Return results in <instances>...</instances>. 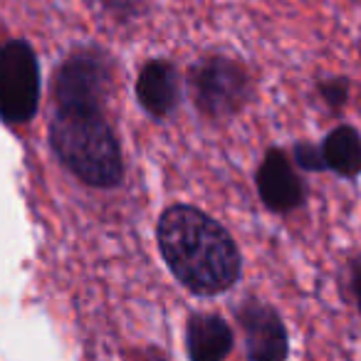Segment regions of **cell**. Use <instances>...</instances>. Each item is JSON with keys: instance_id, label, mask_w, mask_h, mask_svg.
<instances>
[{"instance_id": "obj_1", "label": "cell", "mask_w": 361, "mask_h": 361, "mask_svg": "<svg viewBox=\"0 0 361 361\" xmlns=\"http://www.w3.org/2000/svg\"><path fill=\"white\" fill-rule=\"evenodd\" d=\"M156 235L169 270L196 295L226 292L240 277V252L233 238L198 208H166Z\"/></svg>"}, {"instance_id": "obj_2", "label": "cell", "mask_w": 361, "mask_h": 361, "mask_svg": "<svg viewBox=\"0 0 361 361\" xmlns=\"http://www.w3.org/2000/svg\"><path fill=\"white\" fill-rule=\"evenodd\" d=\"M50 144L57 159L87 186L111 188L124 176L119 141L102 106L57 104L50 121Z\"/></svg>"}, {"instance_id": "obj_3", "label": "cell", "mask_w": 361, "mask_h": 361, "mask_svg": "<svg viewBox=\"0 0 361 361\" xmlns=\"http://www.w3.org/2000/svg\"><path fill=\"white\" fill-rule=\"evenodd\" d=\"M40 104V62L27 42L0 45V119L27 124Z\"/></svg>"}, {"instance_id": "obj_4", "label": "cell", "mask_w": 361, "mask_h": 361, "mask_svg": "<svg viewBox=\"0 0 361 361\" xmlns=\"http://www.w3.org/2000/svg\"><path fill=\"white\" fill-rule=\"evenodd\" d=\"M193 99L201 114L226 119L240 111L250 97V77L245 67L228 57H206L191 72Z\"/></svg>"}, {"instance_id": "obj_5", "label": "cell", "mask_w": 361, "mask_h": 361, "mask_svg": "<svg viewBox=\"0 0 361 361\" xmlns=\"http://www.w3.org/2000/svg\"><path fill=\"white\" fill-rule=\"evenodd\" d=\"M109 87V65L97 50H80L62 62L55 77V104L102 106Z\"/></svg>"}, {"instance_id": "obj_6", "label": "cell", "mask_w": 361, "mask_h": 361, "mask_svg": "<svg viewBox=\"0 0 361 361\" xmlns=\"http://www.w3.org/2000/svg\"><path fill=\"white\" fill-rule=\"evenodd\" d=\"M238 322L245 334V349L250 361H285L287 329L280 314L260 302H247L238 310Z\"/></svg>"}, {"instance_id": "obj_7", "label": "cell", "mask_w": 361, "mask_h": 361, "mask_svg": "<svg viewBox=\"0 0 361 361\" xmlns=\"http://www.w3.org/2000/svg\"><path fill=\"white\" fill-rule=\"evenodd\" d=\"M257 193L275 213H290L305 201V186L285 151L270 149L257 169Z\"/></svg>"}, {"instance_id": "obj_8", "label": "cell", "mask_w": 361, "mask_h": 361, "mask_svg": "<svg viewBox=\"0 0 361 361\" xmlns=\"http://www.w3.org/2000/svg\"><path fill=\"white\" fill-rule=\"evenodd\" d=\"M136 97L151 116H169L180 102V80L176 67L166 60L146 62L136 80Z\"/></svg>"}, {"instance_id": "obj_9", "label": "cell", "mask_w": 361, "mask_h": 361, "mask_svg": "<svg viewBox=\"0 0 361 361\" xmlns=\"http://www.w3.org/2000/svg\"><path fill=\"white\" fill-rule=\"evenodd\" d=\"M191 361H226L233 349V331L218 314H193L186 326Z\"/></svg>"}, {"instance_id": "obj_10", "label": "cell", "mask_w": 361, "mask_h": 361, "mask_svg": "<svg viewBox=\"0 0 361 361\" xmlns=\"http://www.w3.org/2000/svg\"><path fill=\"white\" fill-rule=\"evenodd\" d=\"M326 169L344 178H356L361 173V136L351 126H336L319 144Z\"/></svg>"}, {"instance_id": "obj_11", "label": "cell", "mask_w": 361, "mask_h": 361, "mask_svg": "<svg viewBox=\"0 0 361 361\" xmlns=\"http://www.w3.org/2000/svg\"><path fill=\"white\" fill-rule=\"evenodd\" d=\"M295 161L307 171H324V156H322V149L314 144H297L295 146Z\"/></svg>"}, {"instance_id": "obj_12", "label": "cell", "mask_w": 361, "mask_h": 361, "mask_svg": "<svg viewBox=\"0 0 361 361\" xmlns=\"http://www.w3.org/2000/svg\"><path fill=\"white\" fill-rule=\"evenodd\" d=\"M319 92L322 97H324V102L331 106V109H339V106H344L346 102V92H349V82L341 80V77H336V80H326L319 85Z\"/></svg>"}, {"instance_id": "obj_13", "label": "cell", "mask_w": 361, "mask_h": 361, "mask_svg": "<svg viewBox=\"0 0 361 361\" xmlns=\"http://www.w3.org/2000/svg\"><path fill=\"white\" fill-rule=\"evenodd\" d=\"M104 3L111 8H119V11H131V8L139 6L141 0H104Z\"/></svg>"}, {"instance_id": "obj_14", "label": "cell", "mask_w": 361, "mask_h": 361, "mask_svg": "<svg viewBox=\"0 0 361 361\" xmlns=\"http://www.w3.org/2000/svg\"><path fill=\"white\" fill-rule=\"evenodd\" d=\"M354 295H356V305H359V310H361V265H356L354 267Z\"/></svg>"}]
</instances>
